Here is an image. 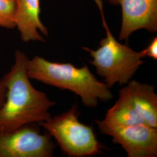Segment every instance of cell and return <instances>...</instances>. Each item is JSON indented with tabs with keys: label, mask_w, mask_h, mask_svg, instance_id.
Returning <instances> with one entry per match:
<instances>
[{
	"label": "cell",
	"mask_w": 157,
	"mask_h": 157,
	"mask_svg": "<svg viewBox=\"0 0 157 157\" xmlns=\"http://www.w3.org/2000/svg\"><path fill=\"white\" fill-rule=\"evenodd\" d=\"M15 25L23 42H45L48 30L40 19V0H15Z\"/></svg>",
	"instance_id": "cell-8"
},
{
	"label": "cell",
	"mask_w": 157,
	"mask_h": 157,
	"mask_svg": "<svg viewBox=\"0 0 157 157\" xmlns=\"http://www.w3.org/2000/svg\"><path fill=\"white\" fill-rule=\"evenodd\" d=\"M95 123L102 133L111 136L113 143L122 146L128 157H157V128L145 124L112 127L102 121L96 120Z\"/></svg>",
	"instance_id": "cell-6"
},
{
	"label": "cell",
	"mask_w": 157,
	"mask_h": 157,
	"mask_svg": "<svg viewBox=\"0 0 157 157\" xmlns=\"http://www.w3.org/2000/svg\"><path fill=\"white\" fill-rule=\"evenodd\" d=\"M26 71L30 79L73 92L86 107L95 108L99 100L107 102L113 97L107 84L98 80L86 65L77 67L71 63L51 62L35 56L28 59Z\"/></svg>",
	"instance_id": "cell-2"
},
{
	"label": "cell",
	"mask_w": 157,
	"mask_h": 157,
	"mask_svg": "<svg viewBox=\"0 0 157 157\" xmlns=\"http://www.w3.org/2000/svg\"><path fill=\"white\" fill-rule=\"evenodd\" d=\"M28 59L22 51H15L13 64L0 80L6 89V101L0 109V133L39 124L51 117L49 110L56 102L31 83L26 71Z\"/></svg>",
	"instance_id": "cell-1"
},
{
	"label": "cell",
	"mask_w": 157,
	"mask_h": 157,
	"mask_svg": "<svg viewBox=\"0 0 157 157\" xmlns=\"http://www.w3.org/2000/svg\"><path fill=\"white\" fill-rule=\"evenodd\" d=\"M102 121L107 125L112 127L145 124L135 108L128 85L119 90L117 101L108 110Z\"/></svg>",
	"instance_id": "cell-9"
},
{
	"label": "cell",
	"mask_w": 157,
	"mask_h": 157,
	"mask_svg": "<svg viewBox=\"0 0 157 157\" xmlns=\"http://www.w3.org/2000/svg\"><path fill=\"white\" fill-rule=\"evenodd\" d=\"M76 104L67 112L40 122L68 157H91L100 154L103 146L97 140L93 128L78 119Z\"/></svg>",
	"instance_id": "cell-4"
},
{
	"label": "cell",
	"mask_w": 157,
	"mask_h": 157,
	"mask_svg": "<svg viewBox=\"0 0 157 157\" xmlns=\"http://www.w3.org/2000/svg\"><path fill=\"white\" fill-rule=\"evenodd\" d=\"M101 13L103 27L106 37L100 42V47L91 50L83 47L93 58L90 62L96 68L97 73L104 78L109 89L118 83L126 84L132 78L138 69L144 63L140 52H136L127 44L118 42L113 36L104 15L101 0H94Z\"/></svg>",
	"instance_id": "cell-3"
},
{
	"label": "cell",
	"mask_w": 157,
	"mask_h": 157,
	"mask_svg": "<svg viewBox=\"0 0 157 157\" xmlns=\"http://www.w3.org/2000/svg\"><path fill=\"white\" fill-rule=\"evenodd\" d=\"M128 83L137 112L146 124L157 128V95L155 87L136 80Z\"/></svg>",
	"instance_id": "cell-10"
},
{
	"label": "cell",
	"mask_w": 157,
	"mask_h": 157,
	"mask_svg": "<svg viewBox=\"0 0 157 157\" xmlns=\"http://www.w3.org/2000/svg\"><path fill=\"white\" fill-rule=\"evenodd\" d=\"M0 27L16 28L15 0H0Z\"/></svg>",
	"instance_id": "cell-11"
},
{
	"label": "cell",
	"mask_w": 157,
	"mask_h": 157,
	"mask_svg": "<svg viewBox=\"0 0 157 157\" xmlns=\"http://www.w3.org/2000/svg\"><path fill=\"white\" fill-rule=\"evenodd\" d=\"M142 58L149 57L154 59H157V37H154L150 44L144 50L140 51Z\"/></svg>",
	"instance_id": "cell-12"
},
{
	"label": "cell",
	"mask_w": 157,
	"mask_h": 157,
	"mask_svg": "<svg viewBox=\"0 0 157 157\" xmlns=\"http://www.w3.org/2000/svg\"><path fill=\"white\" fill-rule=\"evenodd\" d=\"M113 6H121L122 23L119 40L129 39L136 31H157V0H108Z\"/></svg>",
	"instance_id": "cell-7"
},
{
	"label": "cell",
	"mask_w": 157,
	"mask_h": 157,
	"mask_svg": "<svg viewBox=\"0 0 157 157\" xmlns=\"http://www.w3.org/2000/svg\"><path fill=\"white\" fill-rule=\"evenodd\" d=\"M54 148L50 135L41 134L36 124L0 133V157H51Z\"/></svg>",
	"instance_id": "cell-5"
},
{
	"label": "cell",
	"mask_w": 157,
	"mask_h": 157,
	"mask_svg": "<svg viewBox=\"0 0 157 157\" xmlns=\"http://www.w3.org/2000/svg\"><path fill=\"white\" fill-rule=\"evenodd\" d=\"M6 89L4 86L0 83V109L4 104L6 101Z\"/></svg>",
	"instance_id": "cell-13"
}]
</instances>
